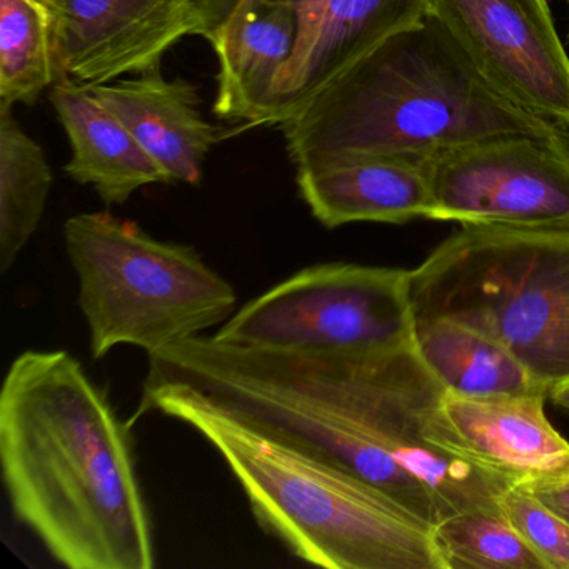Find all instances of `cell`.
I'll use <instances>...</instances> for the list:
<instances>
[{
	"instance_id": "cell-24",
	"label": "cell",
	"mask_w": 569,
	"mask_h": 569,
	"mask_svg": "<svg viewBox=\"0 0 569 569\" xmlns=\"http://www.w3.org/2000/svg\"><path fill=\"white\" fill-rule=\"evenodd\" d=\"M548 396L552 399L555 405H558L559 408L569 412V378L552 386V388L549 389Z\"/></svg>"
},
{
	"instance_id": "cell-21",
	"label": "cell",
	"mask_w": 569,
	"mask_h": 569,
	"mask_svg": "<svg viewBox=\"0 0 569 569\" xmlns=\"http://www.w3.org/2000/svg\"><path fill=\"white\" fill-rule=\"evenodd\" d=\"M498 508L548 569H569V522L521 485L499 495Z\"/></svg>"
},
{
	"instance_id": "cell-5",
	"label": "cell",
	"mask_w": 569,
	"mask_h": 569,
	"mask_svg": "<svg viewBox=\"0 0 569 569\" xmlns=\"http://www.w3.org/2000/svg\"><path fill=\"white\" fill-rule=\"evenodd\" d=\"M409 295L415 321L496 339L548 391L569 378V226H462L409 271Z\"/></svg>"
},
{
	"instance_id": "cell-25",
	"label": "cell",
	"mask_w": 569,
	"mask_h": 569,
	"mask_svg": "<svg viewBox=\"0 0 569 569\" xmlns=\"http://www.w3.org/2000/svg\"><path fill=\"white\" fill-rule=\"evenodd\" d=\"M568 4H569V0H568Z\"/></svg>"
},
{
	"instance_id": "cell-12",
	"label": "cell",
	"mask_w": 569,
	"mask_h": 569,
	"mask_svg": "<svg viewBox=\"0 0 569 569\" xmlns=\"http://www.w3.org/2000/svg\"><path fill=\"white\" fill-rule=\"evenodd\" d=\"M546 398H471L446 391L429 422V439L511 485L565 471L569 442L549 422Z\"/></svg>"
},
{
	"instance_id": "cell-17",
	"label": "cell",
	"mask_w": 569,
	"mask_h": 569,
	"mask_svg": "<svg viewBox=\"0 0 569 569\" xmlns=\"http://www.w3.org/2000/svg\"><path fill=\"white\" fill-rule=\"evenodd\" d=\"M415 348L442 388L452 395H549L506 346L452 319H418Z\"/></svg>"
},
{
	"instance_id": "cell-2",
	"label": "cell",
	"mask_w": 569,
	"mask_h": 569,
	"mask_svg": "<svg viewBox=\"0 0 569 569\" xmlns=\"http://www.w3.org/2000/svg\"><path fill=\"white\" fill-rule=\"evenodd\" d=\"M0 462L16 518L69 569H152L131 422L71 352L29 349L0 391Z\"/></svg>"
},
{
	"instance_id": "cell-10",
	"label": "cell",
	"mask_w": 569,
	"mask_h": 569,
	"mask_svg": "<svg viewBox=\"0 0 569 569\" xmlns=\"http://www.w3.org/2000/svg\"><path fill=\"white\" fill-rule=\"evenodd\" d=\"M59 79L108 84L161 66L186 36H198L189 0H49Z\"/></svg>"
},
{
	"instance_id": "cell-8",
	"label": "cell",
	"mask_w": 569,
	"mask_h": 569,
	"mask_svg": "<svg viewBox=\"0 0 569 569\" xmlns=\"http://www.w3.org/2000/svg\"><path fill=\"white\" fill-rule=\"evenodd\" d=\"M426 219L461 226H569V134H501L428 158Z\"/></svg>"
},
{
	"instance_id": "cell-1",
	"label": "cell",
	"mask_w": 569,
	"mask_h": 569,
	"mask_svg": "<svg viewBox=\"0 0 569 569\" xmlns=\"http://www.w3.org/2000/svg\"><path fill=\"white\" fill-rule=\"evenodd\" d=\"M146 378L198 392L244 425L358 476L432 528L458 512L498 508L512 486L429 439L446 389L415 342L341 355L199 335L149 356Z\"/></svg>"
},
{
	"instance_id": "cell-3",
	"label": "cell",
	"mask_w": 569,
	"mask_h": 569,
	"mask_svg": "<svg viewBox=\"0 0 569 569\" xmlns=\"http://www.w3.org/2000/svg\"><path fill=\"white\" fill-rule=\"evenodd\" d=\"M279 128L296 168L358 156L428 159L492 136L562 131L496 92L429 16L386 39Z\"/></svg>"
},
{
	"instance_id": "cell-16",
	"label": "cell",
	"mask_w": 569,
	"mask_h": 569,
	"mask_svg": "<svg viewBox=\"0 0 569 569\" xmlns=\"http://www.w3.org/2000/svg\"><path fill=\"white\" fill-rule=\"evenodd\" d=\"M51 102L72 148L64 171L94 188L106 206L126 204L144 186L166 184L154 159L89 86L59 79Z\"/></svg>"
},
{
	"instance_id": "cell-7",
	"label": "cell",
	"mask_w": 569,
	"mask_h": 569,
	"mask_svg": "<svg viewBox=\"0 0 569 569\" xmlns=\"http://www.w3.org/2000/svg\"><path fill=\"white\" fill-rule=\"evenodd\" d=\"M415 322L409 271L326 262L246 302L212 338L244 348L361 355L411 345Z\"/></svg>"
},
{
	"instance_id": "cell-14",
	"label": "cell",
	"mask_w": 569,
	"mask_h": 569,
	"mask_svg": "<svg viewBox=\"0 0 569 569\" xmlns=\"http://www.w3.org/2000/svg\"><path fill=\"white\" fill-rule=\"evenodd\" d=\"M298 39V18L286 0H241L209 41L218 56L219 119L271 124L274 89Z\"/></svg>"
},
{
	"instance_id": "cell-9",
	"label": "cell",
	"mask_w": 569,
	"mask_h": 569,
	"mask_svg": "<svg viewBox=\"0 0 569 569\" xmlns=\"http://www.w3.org/2000/svg\"><path fill=\"white\" fill-rule=\"evenodd\" d=\"M428 16L502 98L569 128V58L549 0H429Z\"/></svg>"
},
{
	"instance_id": "cell-13",
	"label": "cell",
	"mask_w": 569,
	"mask_h": 569,
	"mask_svg": "<svg viewBox=\"0 0 569 569\" xmlns=\"http://www.w3.org/2000/svg\"><path fill=\"white\" fill-rule=\"evenodd\" d=\"M296 169L299 194L325 228L405 224L428 214V159L358 156Z\"/></svg>"
},
{
	"instance_id": "cell-18",
	"label": "cell",
	"mask_w": 569,
	"mask_h": 569,
	"mask_svg": "<svg viewBox=\"0 0 569 569\" xmlns=\"http://www.w3.org/2000/svg\"><path fill=\"white\" fill-rule=\"evenodd\" d=\"M0 106V272L18 261L41 224L52 172L41 146Z\"/></svg>"
},
{
	"instance_id": "cell-23",
	"label": "cell",
	"mask_w": 569,
	"mask_h": 569,
	"mask_svg": "<svg viewBox=\"0 0 569 569\" xmlns=\"http://www.w3.org/2000/svg\"><path fill=\"white\" fill-rule=\"evenodd\" d=\"M239 4L241 0H189L198 24V36L211 41Z\"/></svg>"
},
{
	"instance_id": "cell-20",
	"label": "cell",
	"mask_w": 569,
	"mask_h": 569,
	"mask_svg": "<svg viewBox=\"0 0 569 569\" xmlns=\"http://www.w3.org/2000/svg\"><path fill=\"white\" fill-rule=\"evenodd\" d=\"M432 541L445 569H548L499 508L449 516Z\"/></svg>"
},
{
	"instance_id": "cell-6",
	"label": "cell",
	"mask_w": 569,
	"mask_h": 569,
	"mask_svg": "<svg viewBox=\"0 0 569 569\" xmlns=\"http://www.w3.org/2000/svg\"><path fill=\"white\" fill-rule=\"evenodd\" d=\"M64 242L94 359L118 346L156 355L234 315L228 279L191 246L159 241L138 222L82 212L64 222Z\"/></svg>"
},
{
	"instance_id": "cell-22",
	"label": "cell",
	"mask_w": 569,
	"mask_h": 569,
	"mask_svg": "<svg viewBox=\"0 0 569 569\" xmlns=\"http://www.w3.org/2000/svg\"><path fill=\"white\" fill-rule=\"evenodd\" d=\"M542 505L569 522V469L522 482Z\"/></svg>"
},
{
	"instance_id": "cell-4",
	"label": "cell",
	"mask_w": 569,
	"mask_h": 569,
	"mask_svg": "<svg viewBox=\"0 0 569 569\" xmlns=\"http://www.w3.org/2000/svg\"><path fill=\"white\" fill-rule=\"evenodd\" d=\"M191 426L224 459L268 535L331 569H445L432 526L358 476L278 441L171 382L144 379L134 419Z\"/></svg>"
},
{
	"instance_id": "cell-15",
	"label": "cell",
	"mask_w": 569,
	"mask_h": 569,
	"mask_svg": "<svg viewBox=\"0 0 569 569\" xmlns=\"http://www.w3.org/2000/svg\"><path fill=\"white\" fill-rule=\"evenodd\" d=\"M89 88L154 159L166 184L201 182L202 164L219 141V131L202 118L196 86L166 79L158 66L134 79Z\"/></svg>"
},
{
	"instance_id": "cell-11",
	"label": "cell",
	"mask_w": 569,
	"mask_h": 569,
	"mask_svg": "<svg viewBox=\"0 0 569 569\" xmlns=\"http://www.w3.org/2000/svg\"><path fill=\"white\" fill-rule=\"evenodd\" d=\"M298 18L295 52L279 74V126L396 32L428 18L429 0H286Z\"/></svg>"
},
{
	"instance_id": "cell-19",
	"label": "cell",
	"mask_w": 569,
	"mask_h": 569,
	"mask_svg": "<svg viewBox=\"0 0 569 569\" xmlns=\"http://www.w3.org/2000/svg\"><path fill=\"white\" fill-rule=\"evenodd\" d=\"M56 82L49 0H0V106L34 104Z\"/></svg>"
}]
</instances>
